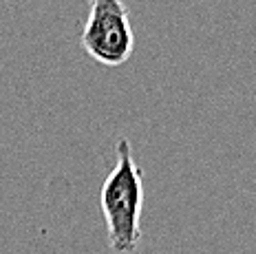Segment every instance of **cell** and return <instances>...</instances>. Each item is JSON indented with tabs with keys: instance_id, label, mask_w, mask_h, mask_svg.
<instances>
[{
	"instance_id": "obj_2",
	"label": "cell",
	"mask_w": 256,
	"mask_h": 254,
	"mask_svg": "<svg viewBox=\"0 0 256 254\" xmlns=\"http://www.w3.org/2000/svg\"><path fill=\"white\" fill-rule=\"evenodd\" d=\"M80 44L98 64L110 68L126 64L135 49V34L124 0H88Z\"/></svg>"
},
{
	"instance_id": "obj_1",
	"label": "cell",
	"mask_w": 256,
	"mask_h": 254,
	"mask_svg": "<svg viewBox=\"0 0 256 254\" xmlns=\"http://www.w3.org/2000/svg\"><path fill=\"white\" fill-rule=\"evenodd\" d=\"M115 166L100 190V208L106 224V241L115 254H137L142 243L144 172L132 157L126 137L115 144Z\"/></svg>"
}]
</instances>
